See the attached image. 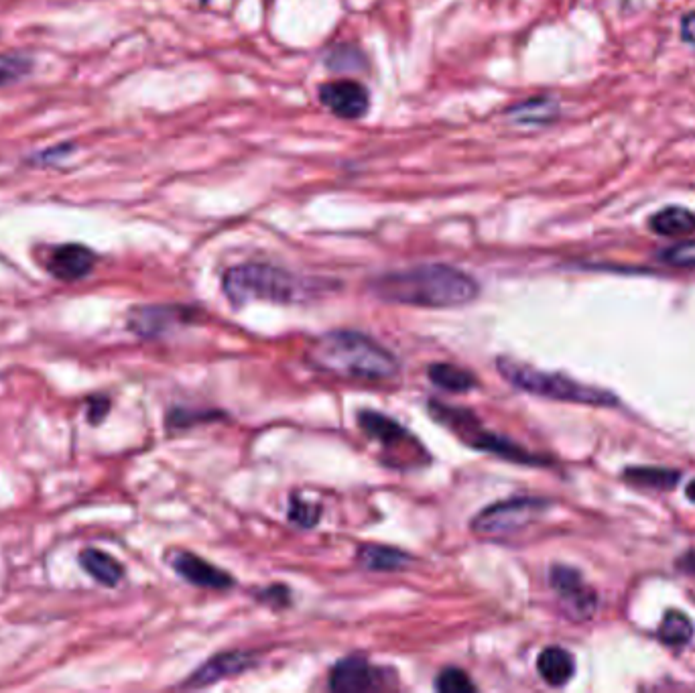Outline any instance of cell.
<instances>
[{"mask_svg": "<svg viewBox=\"0 0 695 693\" xmlns=\"http://www.w3.org/2000/svg\"><path fill=\"white\" fill-rule=\"evenodd\" d=\"M370 291L389 303L444 309L474 301L480 287L474 277L456 267L421 265L376 277L370 283Z\"/></svg>", "mask_w": 695, "mask_h": 693, "instance_id": "6da1fadb", "label": "cell"}, {"mask_svg": "<svg viewBox=\"0 0 695 693\" xmlns=\"http://www.w3.org/2000/svg\"><path fill=\"white\" fill-rule=\"evenodd\" d=\"M309 362L324 372L350 381L381 383L399 374V360L366 334L336 330L313 342Z\"/></svg>", "mask_w": 695, "mask_h": 693, "instance_id": "7a4b0ae2", "label": "cell"}, {"mask_svg": "<svg viewBox=\"0 0 695 693\" xmlns=\"http://www.w3.org/2000/svg\"><path fill=\"white\" fill-rule=\"evenodd\" d=\"M222 289L236 307L248 301L301 303L328 293L332 289V281L301 277L267 263H244L226 271Z\"/></svg>", "mask_w": 695, "mask_h": 693, "instance_id": "3957f363", "label": "cell"}, {"mask_svg": "<svg viewBox=\"0 0 695 693\" xmlns=\"http://www.w3.org/2000/svg\"><path fill=\"white\" fill-rule=\"evenodd\" d=\"M498 372L502 378L531 395L555 399V401H567V403H580V405H594V407H614L618 405V399L602 389L586 387L582 383L572 381L563 374H549L541 372L533 366H527L523 362H517L513 358H498L496 360Z\"/></svg>", "mask_w": 695, "mask_h": 693, "instance_id": "277c9868", "label": "cell"}, {"mask_svg": "<svg viewBox=\"0 0 695 693\" xmlns=\"http://www.w3.org/2000/svg\"><path fill=\"white\" fill-rule=\"evenodd\" d=\"M429 409L439 423H444L446 427L456 431L464 444H468L476 450H482V452L496 454L500 458L519 462V464H539V458L531 456L527 450L513 444L511 439L482 429L480 423L474 419V415H468L466 411H460V409H450L444 405H437V403H431Z\"/></svg>", "mask_w": 695, "mask_h": 693, "instance_id": "5b68a950", "label": "cell"}, {"mask_svg": "<svg viewBox=\"0 0 695 693\" xmlns=\"http://www.w3.org/2000/svg\"><path fill=\"white\" fill-rule=\"evenodd\" d=\"M549 502L541 498H511L496 504H490L488 509L478 513L472 521V531L478 535L500 537L511 535L525 527H529L535 519H539Z\"/></svg>", "mask_w": 695, "mask_h": 693, "instance_id": "8992f818", "label": "cell"}, {"mask_svg": "<svg viewBox=\"0 0 695 693\" xmlns=\"http://www.w3.org/2000/svg\"><path fill=\"white\" fill-rule=\"evenodd\" d=\"M383 671L376 669L364 657H348L336 663L330 673V687L338 693H364L385 687Z\"/></svg>", "mask_w": 695, "mask_h": 693, "instance_id": "52a82bcc", "label": "cell"}, {"mask_svg": "<svg viewBox=\"0 0 695 693\" xmlns=\"http://www.w3.org/2000/svg\"><path fill=\"white\" fill-rule=\"evenodd\" d=\"M189 313L192 309L183 305H145L131 311L129 326L141 338H159L161 334L185 324Z\"/></svg>", "mask_w": 695, "mask_h": 693, "instance_id": "ba28073f", "label": "cell"}, {"mask_svg": "<svg viewBox=\"0 0 695 693\" xmlns=\"http://www.w3.org/2000/svg\"><path fill=\"white\" fill-rule=\"evenodd\" d=\"M322 104L340 118L356 120L368 112L370 96L368 90L354 80L328 82L320 88Z\"/></svg>", "mask_w": 695, "mask_h": 693, "instance_id": "9c48e42d", "label": "cell"}, {"mask_svg": "<svg viewBox=\"0 0 695 693\" xmlns=\"http://www.w3.org/2000/svg\"><path fill=\"white\" fill-rule=\"evenodd\" d=\"M96 255L84 244L55 246L47 257V271L59 281H78L92 273Z\"/></svg>", "mask_w": 695, "mask_h": 693, "instance_id": "30bf717a", "label": "cell"}, {"mask_svg": "<svg viewBox=\"0 0 695 693\" xmlns=\"http://www.w3.org/2000/svg\"><path fill=\"white\" fill-rule=\"evenodd\" d=\"M171 567L185 582L198 588L228 590L234 586V580L226 572H222L220 567H214L210 561L189 551H175L171 555Z\"/></svg>", "mask_w": 695, "mask_h": 693, "instance_id": "8fae6325", "label": "cell"}, {"mask_svg": "<svg viewBox=\"0 0 695 693\" xmlns=\"http://www.w3.org/2000/svg\"><path fill=\"white\" fill-rule=\"evenodd\" d=\"M255 655L244 653V651H228L212 657L208 663H204L198 671L189 675V679L183 683L187 689H198V687H208L212 683H218L222 679L236 677L250 667H255Z\"/></svg>", "mask_w": 695, "mask_h": 693, "instance_id": "7c38bea8", "label": "cell"}, {"mask_svg": "<svg viewBox=\"0 0 695 693\" xmlns=\"http://www.w3.org/2000/svg\"><path fill=\"white\" fill-rule=\"evenodd\" d=\"M358 423L368 437L378 441L389 452H409L405 448L415 446V437H411V433L401 423L383 413L362 411L358 415Z\"/></svg>", "mask_w": 695, "mask_h": 693, "instance_id": "4fadbf2b", "label": "cell"}, {"mask_svg": "<svg viewBox=\"0 0 695 693\" xmlns=\"http://www.w3.org/2000/svg\"><path fill=\"white\" fill-rule=\"evenodd\" d=\"M551 586L553 590L570 604L574 610L582 614H590L594 608V594L582 584V578L572 567H553L551 570Z\"/></svg>", "mask_w": 695, "mask_h": 693, "instance_id": "5bb4252c", "label": "cell"}, {"mask_svg": "<svg viewBox=\"0 0 695 693\" xmlns=\"http://www.w3.org/2000/svg\"><path fill=\"white\" fill-rule=\"evenodd\" d=\"M537 671L541 679L551 687H561L576 673L574 657L561 647L545 649L537 659Z\"/></svg>", "mask_w": 695, "mask_h": 693, "instance_id": "9a60e30c", "label": "cell"}, {"mask_svg": "<svg viewBox=\"0 0 695 693\" xmlns=\"http://www.w3.org/2000/svg\"><path fill=\"white\" fill-rule=\"evenodd\" d=\"M80 565L84 567V572L90 574L98 584L102 586H116L120 584L122 576H124V567L120 565V561H116L112 555L100 551V549H94V547H88L80 553Z\"/></svg>", "mask_w": 695, "mask_h": 693, "instance_id": "2e32d148", "label": "cell"}, {"mask_svg": "<svg viewBox=\"0 0 695 693\" xmlns=\"http://www.w3.org/2000/svg\"><path fill=\"white\" fill-rule=\"evenodd\" d=\"M358 561L372 572H397L411 565V555L383 545H362L358 549Z\"/></svg>", "mask_w": 695, "mask_h": 693, "instance_id": "e0dca14e", "label": "cell"}, {"mask_svg": "<svg viewBox=\"0 0 695 693\" xmlns=\"http://www.w3.org/2000/svg\"><path fill=\"white\" fill-rule=\"evenodd\" d=\"M651 230L655 234L661 236H669V238H681V236H689L695 232V214L687 208L681 206H669L659 210L653 218H651Z\"/></svg>", "mask_w": 695, "mask_h": 693, "instance_id": "ac0fdd59", "label": "cell"}, {"mask_svg": "<svg viewBox=\"0 0 695 693\" xmlns=\"http://www.w3.org/2000/svg\"><path fill=\"white\" fill-rule=\"evenodd\" d=\"M429 381L448 393H468L478 387L476 376L454 364H431L427 368Z\"/></svg>", "mask_w": 695, "mask_h": 693, "instance_id": "d6986e66", "label": "cell"}, {"mask_svg": "<svg viewBox=\"0 0 695 693\" xmlns=\"http://www.w3.org/2000/svg\"><path fill=\"white\" fill-rule=\"evenodd\" d=\"M557 114H559V106L551 98H531L509 110L511 120L519 124H527V126L549 124L551 120L557 118Z\"/></svg>", "mask_w": 695, "mask_h": 693, "instance_id": "ffe728a7", "label": "cell"}, {"mask_svg": "<svg viewBox=\"0 0 695 693\" xmlns=\"http://www.w3.org/2000/svg\"><path fill=\"white\" fill-rule=\"evenodd\" d=\"M693 637V624L691 620L677 610H671L665 614L661 626H659V639L669 647H679L689 643Z\"/></svg>", "mask_w": 695, "mask_h": 693, "instance_id": "44dd1931", "label": "cell"}, {"mask_svg": "<svg viewBox=\"0 0 695 693\" xmlns=\"http://www.w3.org/2000/svg\"><path fill=\"white\" fill-rule=\"evenodd\" d=\"M435 687L441 693H472V691H476V685L472 683V679L462 669H456V667L441 671L437 675Z\"/></svg>", "mask_w": 695, "mask_h": 693, "instance_id": "7402d4cb", "label": "cell"}, {"mask_svg": "<svg viewBox=\"0 0 695 693\" xmlns=\"http://www.w3.org/2000/svg\"><path fill=\"white\" fill-rule=\"evenodd\" d=\"M628 478L635 484H647V486H657V488H671L675 486L679 474L671 470H661V468H639V470H628Z\"/></svg>", "mask_w": 695, "mask_h": 693, "instance_id": "603a6c76", "label": "cell"}, {"mask_svg": "<svg viewBox=\"0 0 695 693\" xmlns=\"http://www.w3.org/2000/svg\"><path fill=\"white\" fill-rule=\"evenodd\" d=\"M661 259L671 267H695V240H683L661 252Z\"/></svg>", "mask_w": 695, "mask_h": 693, "instance_id": "cb8c5ba5", "label": "cell"}, {"mask_svg": "<svg viewBox=\"0 0 695 693\" xmlns=\"http://www.w3.org/2000/svg\"><path fill=\"white\" fill-rule=\"evenodd\" d=\"M289 519L303 529H311L320 521V509L313 507V504H307L301 498H293L289 507Z\"/></svg>", "mask_w": 695, "mask_h": 693, "instance_id": "d4e9b609", "label": "cell"}, {"mask_svg": "<svg viewBox=\"0 0 695 693\" xmlns=\"http://www.w3.org/2000/svg\"><path fill=\"white\" fill-rule=\"evenodd\" d=\"M326 63L330 66V70L336 72H344V70H358V66H362V57L356 49L350 47H336L330 51Z\"/></svg>", "mask_w": 695, "mask_h": 693, "instance_id": "484cf974", "label": "cell"}, {"mask_svg": "<svg viewBox=\"0 0 695 693\" xmlns=\"http://www.w3.org/2000/svg\"><path fill=\"white\" fill-rule=\"evenodd\" d=\"M259 600L265 604H271L275 608H281V606L289 604V590L285 586H273V588L263 590L259 594Z\"/></svg>", "mask_w": 695, "mask_h": 693, "instance_id": "4316f807", "label": "cell"}, {"mask_svg": "<svg viewBox=\"0 0 695 693\" xmlns=\"http://www.w3.org/2000/svg\"><path fill=\"white\" fill-rule=\"evenodd\" d=\"M110 411V399L108 397H94L88 401V419L90 423H100Z\"/></svg>", "mask_w": 695, "mask_h": 693, "instance_id": "83f0119b", "label": "cell"}, {"mask_svg": "<svg viewBox=\"0 0 695 693\" xmlns=\"http://www.w3.org/2000/svg\"><path fill=\"white\" fill-rule=\"evenodd\" d=\"M23 72H27V63L19 61V59H11L9 63H3L0 66V84L17 80Z\"/></svg>", "mask_w": 695, "mask_h": 693, "instance_id": "f1b7e54d", "label": "cell"}, {"mask_svg": "<svg viewBox=\"0 0 695 693\" xmlns=\"http://www.w3.org/2000/svg\"><path fill=\"white\" fill-rule=\"evenodd\" d=\"M681 37L695 47V11L685 15L681 21Z\"/></svg>", "mask_w": 695, "mask_h": 693, "instance_id": "f546056e", "label": "cell"}, {"mask_svg": "<svg viewBox=\"0 0 695 693\" xmlns=\"http://www.w3.org/2000/svg\"><path fill=\"white\" fill-rule=\"evenodd\" d=\"M685 494H687V498H689L691 502H695V480L689 482V486L685 488Z\"/></svg>", "mask_w": 695, "mask_h": 693, "instance_id": "4dcf8cb0", "label": "cell"}]
</instances>
